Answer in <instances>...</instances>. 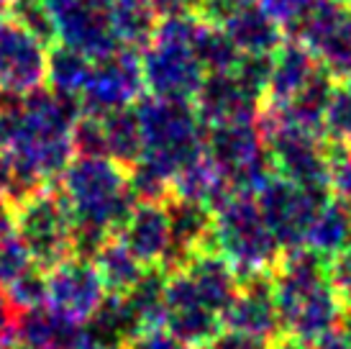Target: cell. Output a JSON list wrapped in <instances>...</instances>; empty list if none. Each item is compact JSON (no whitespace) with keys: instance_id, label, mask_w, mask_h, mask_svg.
I'll return each instance as SVG.
<instances>
[{"instance_id":"1","label":"cell","mask_w":351,"mask_h":349,"mask_svg":"<svg viewBox=\"0 0 351 349\" xmlns=\"http://www.w3.org/2000/svg\"><path fill=\"white\" fill-rule=\"evenodd\" d=\"M57 190L75 221V254L90 260L100 244L121 232L138 201L128 167L110 157L75 155L57 177Z\"/></svg>"},{"instance_id":"2","label":"cell","mask_w":351,"mask_h":349,"mask_svg":"<svg viewBox=\"0 0 351 349\" xmlns=\"http://www.w3.org/2000/svg\"><path fill=\"white\" fill-rule=\"evenodd\" d=\"M200 19L203 13L159 19L152 41L138 52L147 95L169 100H193L197 95L208 75L193 47Z\"/></svg>"},{"instance_id":"3","label":"cell","mask_w":351,"mask_h":349,"mask_svg":"<svg viewBox=\"0 0 351 349\" xmlns=\"http://www.w3.org/2000/svg\"><path fill=\"white\" fill-rule=\"evenodd\" d=\"M213 249L231 264L241 282L269 275L282 257V247L274 239L254 193L236 190L213 208Z\"/></svg>"},{"instance_id":"4","label":"cell","mask_w":351,"mask_h":349,"mask_svg":"<svg viewBox=\"0 0 351 349\" xmlns=\"http://www.w3.org/2000/svg\"><path fill=\"white\" fill-rule=\"evenodd\" d=\"M8 211L21 244L39 270H51L75 254V221L57 185H44L8 203Z\"/></svg>"},{"instance_id":"5","label":"cell","mask_w":351,"mask_h":349,"mask_svg":"<svg viewBox=\"0 0 351 349\" xmlns=\"http://www.w3.org/2000/svg\"><path fill=\"white\" fill-rule=\"evenodd\" d=\"M274 303L282 334L295 339L315 337L328 321V301L321 285V272L311 254L293 249L277 260L269 272Z\"/></svg>"},{"instance_id":"6","label":"cell","mask_w":351,"mask_h":349,"mask_svg":"<svg viewBox=\"0 0 351 349\" xmlns=\"http://www.w3.org/2000/svg\"><path fill=\"white\" fill-rule=\"evenodd\" d=\"M205 157L236 193H256V188L272 172L262 118L208 126Z\"/></svg>"},{"instance_id":"7","label":"cell","mask_w":351,"mask_h":349,"mask_svg":"<svg viewBox=\"0 0 351 349\" xmlns=\"http://www.w3.org/2000/svg\"><path fill=\"white\" fill-rule=\"evenodd\" d=\"M141 54L136 49H116L90 62L88 82L80 93V111L85 116H106L121 108L136 106L144 98Z\"/></svg>"},{"instance_id":"8","label":"cell","mask_w":351,"mask_h":349,"mask_svg":"<svg viewBox=\"0 0 351 349\" xmlns=\"http://www.w3.org/2000/svg\"><path fill=\"white\" fill-rule=\"evenodd\" d=\"M162 326L190 349H203L226 329V316L185 270L167 272Z\"/></svg>"},{"instance_id":"9","label":"cell","mask_w":351,"mask_h":349,"mask_svg":"<svg viewBox=\"0 0 351 349\" xmlns=\"http://www.w3.org/2000/svg\"><path fill=\"white\" fill-rule=\"evenodd\" d=\"M49 49L19 16L0 21V95L23 98L47 87Z\"/></svg>"},{"instance_id":"10","label":"cell","mask_w":351,"mask_h":349,"mask_svg":"<svg viewBox=\"0 0 351 349\" xmlns=\"http://www.w3.org/2000/svg\"><path fill=\"white\" fill-rule=\"evenodd\" d=\"M41 5L49 13L54 44L75 49L90 59L123 49L110 26L108 0H41Z\"/></svg>"},{"instance_id":"11","label":"cell","mask_w":351,"mask_h":349,"mask_svg":"<svg viewBox=\"0 0 351 349\" xmlns=\"http://www.w3.org/2000/svg\"><path fill=\"white\" fill-rule=\"evenodd\" d=\"M106 295V285L90 257L72 254L47 270V306L82 326Z\"/></svg>"},{"instance_id":"12","label":"cell","mask_w":351,"mask_h":349,"mask_svg":"<svg viewBox=\"0 0 351 349\" xmlns=\"http://www.w3.org/2000/svg\"><path fill=\"white\" fill-rule=\"evenodd\" d=\"M256 203L282 249H298L311 229V195L305 188L285 177H267L256 188Z\"/></svg>"},{"instance_id":"13","label":"cell","mask_w":351,"mask_h":349,"mask_svg":"<svg viewBox=\"0 0 351 349\" xmlns=\"http://www.w3.org/2000/svg\"><path fill=\"white\" fill-rule=\"evenodd\" d=\"M118 236L147 267H159V270L169 272L172 223H169L165 198L162 201H136Z\"/></svg>"},{"instance_id":"14","label":"cell","mask_w":351,"mask_h":349,"mask_svg":"<svg viewBox=\"0 0 351 349\" xmlns=\"http://www.w3.org/2000/svg\"><path fill=\"white\" fill-rule=\"evenodd\" d=\"M226 329L262 339L267 344L282 337V324H280L269 275L241 282L231 308L226 313Z\"/></svg>"},{"instance_id":"15","label":"cell","mask_w":351,"mask_h":349,"mask_svg":"<svg viewBox=\"0 0 351 349\" xmlns=\"http://www.w3.org/2000/svg\"><path fill=\"white\" fill-rule=\"evenodd\" d=\"M215 23L226 31V36L234 41V47L246 57H269L285 41L282 23L274 19L272 13H267L259 3L234 8Z\"/></svg>"},{"instance_id":"16","label":"cell","mask_w":351,"mask_h":349,"mask_svg":"<svg viewBox=\"0 0 351 349\" xmlns=\"http://www.w3.org/2000/svg\"><path fill=\"white\" fill-rule=\"evenodd\" d=\"M82 337V324L51 311L49 306L23 311L16 326V341L29 349H72Z\"/></svg>"},{"instance_id":"17","label":"cell","mask_w":351,"mask_h":349,"mask_svg":"<svg viewBox=\"0 0 351 349\" xmlns=\"http://www.w3.org/2000/svg\"><path fill=\"white\" fill-rule=\"evenodd\" d=\"M93 264H95L100 280L106 285V293H110V295L128 293L147 272V264L121 242L118 234L100 244L98 252L93 254Z\"/></svg>"},{"instance_id":"18","label":"cell","mask_w":351,"mask_h":349,"mask_svg":"<svg viewBox=\"0 0 351 349\" xmlns=\"http://www.w3.org/2000/svg\"><path fill=\"white\" fill-rule=\"evenodd\" d=\"M108 16L118 44L136 52L152 41L159 23L152 0H108Z\"/></svg>"},{"instance_id":"19","label":"cell","mask_w":351,"mask_h":349,"mask_svg":"<svg viewBox=\"0 0 351 349\" xmlns=\"http://www.w3.org/2000/svg\"><path fill=\"white\" fill-rule=\"evenodd\" d=\"M100 118L103 142H106V157L131 167L141 155V126H138L136 106L121 108Z\"/></svg>"},{"instance_id":"20","label":"cell","mask_w":351,"mask_h":349,"mask_svg":"<svg viewBox=\"0 0 351 349\" xmlns=\"http://www.w3.org/2000/svg\"><path fill=\"white\" fill-rule=\"evenodd\" d=\"M90 62L93 59L80 54L75 49L54 44L49 49V75H47V87L51 93H57L69 100H80V93L88 82L90 75ZM80 106V103H77Z\"/></svg>"},{"instance_id":"21","label":"cell","mask_w":351,"mask_h":349,"mask_svg":"<svg viewBox=\"0 0 351 349\" xmlns=\"http://www.w3.org/2000/svg\"><path fill=\"white\" fill-rule=\"evenodd\" d=\"M3 293L8 295V301L23 313V311L47 306V272L39 270L36 264H31L26 272H21L16 280H10Z\"/></svg>"},{"instance_id":"22","label":"cell","mask_w":351,"mask_h":349,"mask_svg":"<svg viewBox=\"0 0 351 349\" xmlns=\"http://www.w3.org/2000/svg\"><path fill=\"white\" fill-rule=\"evenodd\" d=\"M128 349H190L187 344L172 337L165 326H149L128 344Z\"/></svg>"},{"instance_id":"23","label":"cell","mask_w":351,"mask_h":349,"mask_svg":"<svg viewBox=\"0 0 351 349\" xmlns=\"http://www.w3.org/2000/svg\"><path fill=\"white\" fill-rule=\"evenodd\" d=\"M267 13H272L280 23H295L305 10L311 8L313 0H256Z\"/></svg>"},{"instance_id":"24","label":"cell","mask_w":351,"mask_h":349,"mask_svg":"<svg viewBox=\"0 0 351 349\" xmlns=\"http://www.w3.org/2000/svg\"><path fill=\"white\" fill-rule=\"evenodd\" d=\"M203 349H269V344L262 339H254V337H246V334H239V331L223 329Z\"/></svg>"},{"instance_id":"25","label":"cell","mask_w":351,"mask_h":349,"mask_svg":"<svg viewBox=\"0 0 351 349\" xmlns=\"http://www.w3.org/2000/svg\"><path fill=\"white\" fill-rule=\"evenodd\" d=\"M19 316H21V311L8 301V295L0 288V344H3V347L16 339Z\"/></svg>"},{"instance_id":"26","label":"cell","mask_w":351,"mask_h":349,"mask_svg":"<svg viewBox=\"0 0 351 349\" xmlns=\"http://www.w3.org/2000/svg\"><path fill=\"white\" fill-rule=\"evenodd\" d=\"M249 3H256V0H203L200 13L210 21H221L226 13H231L234 8H241V5H249Z\"/></svg>"},{"instance_id":"27","label":"cell","mask_w":351,"mask_h":349,"mask_svg":"<svg viewBox=\"0 0 351 349\" xmlns=\"http://www.w3.org/2000/svg\"><path fill=\"white\" fill-rule=\"evenodd\" d=\"M72 349H128V347H113V344H100V341H93V339H82L75 344Z\"/></svg>"},{"instance_id":"28","label":"cell","mask_w":351,"mask_h":349,"mask_svg":"<svg viewBox=\"0 0 351 349\" xmlns=\"http://www.w3.org/2000/svg\"><path fill=\"white\" fill-rule=\"evenodd\" d=\"M5 185H8V170H5L3 157H0V203L5 201Z\"/></svg>"},{"instance_id":"29","label":"cell","mask_w":351,"mask_h":349,"mask_svg":"<svg viewBox=\"0 0 351 349\" xmlns=\"http://www.w3.org/2000/svg\"><path fill=\"white\" fill-rule=\"evenodd\" d=\"M10 8H13V3H10V0H0V21L8 16Z\"/></svg>"},{"instance_id":"30","label":"cell","mask_w":351,"mask_h":349,"mask_svg":"<svg viewBox=\"0 0 351 349\" xmlns=\"http://www.w3.org/2000/svg\"><path fill=\"white\" fill-rule=\"evenodd\" d=\"M5 349H29V347H26V344H21V341H10Z\"/></svg>"},{"instance_id":"31","label":"cell","mask_w":351,"mask_h":349,"mask_svg":"<svg viewBox=\"0 0 351 349\" xmlns=\"http://www.w3.org/2000/svg\"><path fill=\"white\" fill-rule=\"evenodd\" d=\"M13 5H26V3H36V0H10Z\"/></svg>"}]
</instances>
